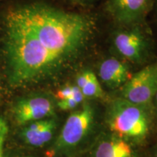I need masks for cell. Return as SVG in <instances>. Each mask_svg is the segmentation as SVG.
I'll return each mask as SVG.
<instances>
[{
    "instance_id": "obj_3",
    "label": "cell",
    "mask_w": 157,
    "mask_h": 157,
    "mask_svg": "<svg viewBox=\"0 0 157 157\" xmlns=\"http://www.w3.org/2000/svg\"><path fill=\"white\" fill-rule=\"evenodd\" d=\"M94 122L95 112L90 104H84L72 112L66 119L55 144L57 151L66 152L77 148L91 132Z\"/></svg>"
},
{
    "instance_id": "obj_16",
    "label": "cell",
    "mask_w": 157,
    "mask_h": 157,
    "mask_svg": "<svg viewBox=\"0 0 157 157\" xmlns=\"http://www.w3.org/2000/svg\"><path fill=\"white\" fill-rule=\"evenodd\" d=\"M2 146H3V143L0 141V150H2Z\"/></svg>"
},
{
    "instance_id": "obj_17",
    "label": "cell",
    "mask_w": 157,
    "mask_h": 157,
    "mask_svg": "<svg viewBox=\"0 0 157 157\" xmlns=\"http://www.w3.org/2000/svg\"><path fill=\"white\" fill-rule=\"evenodd\" d=\"M2 156V152H0V157Z\"/></svg>"
},
{
    "instance_id": "obj_7",
    "label": "cell",
    "mask_w": 157,
    "mask_h": 157,
    "mask_svg": "<svg viewBox=\"0 0 157 157\" xmlns=\"http://www.w3.org/2000/svg\"><path fill=\"white\" fill-rule=\"evenodd\" d=\"M115 48L119 53L127 60L139 62L143 58L145 42L140 33L135 31L119 32L114 37Z\"/></svg>"
},
{
    "instance_id": "obj_20",
    "label": "cell",
    "mask_w": 157,
    "mask_h": 157,
    "mask_svg": "<svg viewBox=\"0 0 157 157\" xmlns=\"http://www.w3.org/2000/svg\"><path fill=\"white\" fill-rule=\"evenodd\" d=\"M1 157H3V156H1Z\"/></svg>"
},
{
    "instance_id": "obj_5",
    "label": "cell",
    "mask_w": 157,
    "mask_h": 157,
    "mask_svg": "<svg viewBox=\"0 0 157 157\" xmlns=\"http://www.w3.org/2000/svg\"><path fill=\"white\" fill-rule=\"evenodd\" d=\"M54 114L53 103L44 96L24 98L17 102L13 109L15 120L19 125L52 117Z\"/></svg>"
},
{
    "instance_id": "obj_4",
    "label": "cell",
    "mask_w": 157,
    "mask_h": 157,
    "mask_svg": "<svg viewBox=\"0 0 157 157\" xmlns=\"http://www.w3.org/2000/svg\"><path fill=\"white\" fill-rule=\"evenodd\" d=\"M157 88V65H149L129 78L123 86L122 98L149 109Z\"/></svg>"
},
{
    "instance_id": "obj_15",
    "label": "cell",
    "mask_w": 157,
    "mask_h": 157,
    "mask_svg": "<svg viewBox=\"0 0 157 157\" xmlns=\"http://www.w3.org/2000/svg\"><path fill=\"white\" fill-rule=\"evenodd\" d=\"M152 105L155 108V109H156V111H157V88H156V93H155L154 99H153Z\"/></svg>"
},
{
    "instance_id": "obj_19",
    "label": "cell",
    "mask_w": 157,
    "mask_h": 157,
    "mask_svg": "<svg viewBox=\"0 0 157 157\" xmlns=\"http://www.w3.org/2000/svg\"><path fill=\"white\" fill-rule=\"evenodd\" d=\"M18 157H31V156H18Z\"/></svg>"
},
{
    "instance_id": "obj_8",
    "label": "cell",
    "mask_w": 157,
    "mask_h": 157,
    "mask_svg": "<svg viewBox=\"0 0 157 157\" xmlns=\"http://www.w3.org/2000/svg\"><path fill=\"white\" fill-rule=\"evenodd\" d=\"M93 157H135L131 143L113 135L103 137L95 144Z\"/></svg>"
},
{
    "instance_id": "obj_1",
    "label": "cell",
    "mask_w": 157,
    "mask_h": 157,
    "mask_svg": "<svg viewBox=\"0 0 157 157\" xmlns=\"http://www.w3.org/2000/svg\"><path fill=\"white\" fill-rule=\"evenodd\" d=\"M93 26L87 17L34 4L12 9L5 19L10 81L24 86L60 73L83 52Z\"/></svg>"
},
{
    "instance_id": "obj_12",
    "label": "cell",
    "mask_w": 157,
    "mask_h": 157,
    "mask_svg": "<svg viewBox=\"0 0 157 157\" xmlns=\"http://www.w3.org/2000/svg\"><path fill=\"white\" fill-rule=\"evenodd\" d=\"M79 104L81 103L76 101L75 98L72 97L68 98V99L59 101L58 103V106L59 109L63 110V111H70V110L75 109L76 107L78 106Z\"/></svg>"
},
{
    "instance_id": "obj_18",
    "label": "cell",
    "mask_w": 157,
    "mask_h": 157,
    "mask_svg": "<svg viewBox=\"0 0 157 157\" xmlns=\"http://www.w3.org/2000/svg\"><path fill=\"white\" fill-rule=\"evenodd\" d=\"M154 157H157V151H156V154H155V156H154Z\"/></svg>"
},
{
    "instance_id": "obj_13",
    "label": "cell",
    "mask_w": 157,
    "mask_h": 157,
    "mask_svg": "<svg viewBox=\"0 0 157 157\" xmlns=\"http://www.w3.org/2000/svg\"><path fill=\"white\" fill-rule=\"evenodd\" d=\"M76 89V86H66L62 89L59 90L56 93V98L59 101L68 99V98L73 97L75 90Z\"/></svg>"
},
{
    "instance_id": "obj_2",
    "label": "cell",
    "mask_w": 157,
    "mask_h": 157,
    "mask_svg": "<svg viewBox=\"0 0 157 157\" xmlns=\"http://www.w3.org/2000/svg\"><path fill=\"white\" fill-rule=\"evenodd\" d=\"M148 110L122 98L116 100L107 111L109 129L112 135L129 143H142L151 130V118Z\"/></svg>"
},
{
    "instance_id": "obj_14",
    "label": "cell",
    "mask_w": 157,
    "mask_h": 157,
    "mask_svg": "<svg viewBox=\"0 0 157 157\" xmlns=\"http://www.w3.org/2000/svg\"><path fill=\"white\" fill-rule=\"evenodd\" d=\"M91 73V71L87 70L82 72L81 74H78L77 76V78H76V86H77L79 89H82V88L84 87V84H85L86 82H87L88 78H90V76Z\"/></svg>"
},
{
    "instance_id": "obj_9",
    "label": "cell",
    "mask_w": 157,
    "mask_h": 157,
    "mask_svg": "<svg viewBox=\"0 0 157 157\" xmlns=\"http://www.w3.org/2000/svg\"><path fill=\"white\" fill-rule=\"evenodd\" d=\"M98 73L102 82L112 89L124 86L131 77L126 65L115 58L102 62Z\"/></svg>"
},
{
    "instance_id": "obj_11",
    "label": "cell",
    "mask_w": 157,
    "mask_h": 157,
    "mask_svg": "<svg viewBox=\"0 0 157 157\" xmlns=\"http://www.w3.org/2000/svg\"><path fill=\"white\" fill-rule=\"evenodd\" d=\"M80 90L85 98H103L104 97V91L102 89L99 80L93 71L87 82Z\"/></svg>"
},
{
    "instance_id": "obj_6",
    "label": "cell",
    "mask_w": 157,
    "mask_h": 157,
    "mask_svg": "<svg viewBox=\"0 0 157 157\" xmlns=\"http://www.w3.org/2000/svg\"><path fill=\"white\" fill-rule=\"evenodd\" d=\"M57 128L54 118H47L27 124L21 133L23 140L34 147H42L50 142Z\"/></svg>"
},
{
    "instance_id": "obj_10",
    "label": "cell",
    "mask_w": 157,
    "mask_h": 157,
    "mask_svg": "<svg viewBox=\"0 0 157 157\" xmlns=\"http://www.w3.org/2000/svg\"><path fill=\"white\" fill-rule=\"evenodd\" d=\"M113 10L124 22L136 21L147 8L148 0H111Z\"/></svg>"
}]
</instances>
